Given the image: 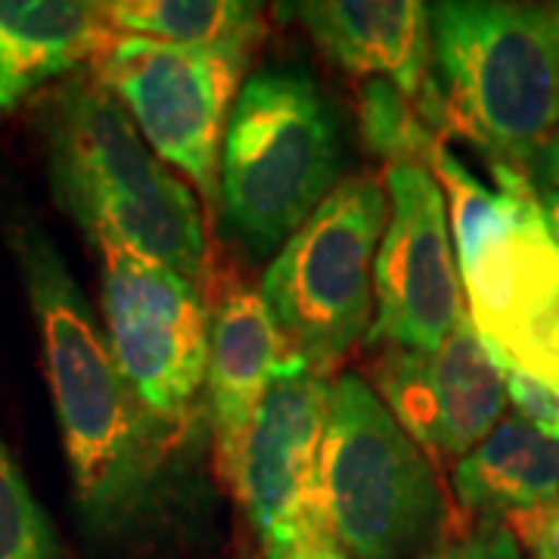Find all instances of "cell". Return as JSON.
<instances>
[{
	"label": "cell",
	"instance_id": "484cf974",
	"mask_svg": "<svg viewBox=\"0 0 559 559\" xmlns=\"http://www.w3.org/2000/svg\"><path fill=\"white\" fill-rule=\"evenodd\" d=\"M554 28H557V47H559V7H554Z\"/></svg>",
	"mask_w": 559,
	"mask_h": 559
},
{
	"label": "cell",
	"instance_id": "8992f818",
	"mask_svg": "<svg viewBox=\"0 0 559 559\" xmlns=\"http://www.w3.org/2000/svg\"><path fill=\"white\" fill-rule=\"evenodd\" d=\"M385 215V187L373 175L342 180L264 271L261 299L286 355L320 377H330L370 333Z\"/></svg>",
	"mask_w": 559,
	"mask_h": 559
},
{
	"label": "cell",
	"instance_id": "8fae6325",
	"mask_svg": "<svg viewBox=\"0 0 559 559\" xmlns=\"http://www.w3.org/2000/svg\"><path fill=\"white\" fill-rule=\"evenodd\" d=\"M389 227L373 271L370 345L436 352L466 318L448 202L426 165H389Z\"/></svg>",
	"mask_w": 559,
	"mask_h": 559
},
{
	"label": "cell",
	"instance_id": "9a60e30c",
	"mask_svg": "<svg viewBox=\"0 0 559 559\" xmlns=\"http://www.w3.org/2000/svg\"><path fill=\"white\" fill-rule=\"evenodd\" d=\"M116 38L103 3L0 0V112L13 109L44 81L97 60Z\"/></svg>",
	"mask_w": 559,
	"mask_h": 559
},
{
	"label": "cell",
	"instance_id": "6da1fadb",
	"mask_svg": "<svg viewBox=\"0 0 559 559\" xmlns=\"http://www.w3.org/2000/svg\"><path fill=\"white\" fill-rule=\"evenodd\" d=\"M10 242L38 323L75 503L94 535H121L146 516L171 426L153 417L121 377L91 301L53 240L20 218Z\"/></svg>",
	"mask_w": 559,
	"mask_h": 559
},
{
	"label": "cell",
	"instance_id": "44dd1931",
	"mask_svg": "<svg viewBox=\"0 0 559 559\" xmlns=\"http://www.w3.org/2000/svg\"><path fill=\"white\" fill-rule=\"evenodd\" d=\"M503 525L528 559H559V500L513 510L503 516Z\"/></svg>",
	"mask_w": 559,
	"mask_h": 559
},
{
	"label": "cell",
	"instance_id": "5b68a950",
	"mask_svg": "<svg viewBox=\"0 0 559 559\" xmlns=\"http://www.w3.org/2000/svg\"><path fill=\"white\" fill-rule=\"evenodd\" d=\"M336 121L314 81L264 69L242 84L221 150V200L259 252L277 249L336 190Z\"/></svg>",
	"mask_w": 559,
	"mask_h": 559
},
{
	"label": "cell",
	"instance_id": "ffe728a7",
	"mask_svg": "<svg viewBox=\"0 0 559 559\" xmlns=\"http://www.w3.org/2000/svg\"><path fill=\"white\" fill-rule=\"evenodd\" d=\"M507 399L513 401L516 417L538 429L544 439L559 444V385L528 377L520 370H503Z\"/></svg>",
	"mask_w": 559,
	"mask_h": 559
},
{
	"label": "cell",
	"instance_id": "603a6c76",
	"mask_svg": "<svg viewBox=\"0 0 559 559\" xmlns=\"http://www.w3.org/2000/svg\"><path fill=\"white\" fill-rule=\"evenodd\" d=\"M535 175H540L544 183H550L547 190H559V131L554 138L547 140L544 153H540L538 165H535Z\"/></svg>",
	"mask_w": 559,
	"mask_h": 559
},
{
	"label": "cell",
	"instance_id": "7402d4cb",
	"mask_svg": "<svg viewBox=\"0 0 559 559\" xmlns=\"http://www.w3.org/2000/svg\"><path fill=\"white\" fill-rule=\"evenodd\" d=\"M419 559H525V554L507 532L503 520H485L476 532L448 540Z\"/></svg>",
	"mask_w": 559,
	"mask_h": 559
},
{
	"label": "cell",
	"instance_id": "2e32d148",
	"mask_svg": "<svg viewBox=\"0 0 559 559\" xmlns=\"http://www.w3.org/2000/svg\"><path fill=\"white\" fill-rule=\"evenodd\" d=\"M454 491L473 513H513L559 500V444L525 419L503 417L457 460Z\"/></svg>",
	"mask_w": 559,
	"mask_h": 559
},
{
	"label": "cell",
	"instance_id": "cb8c5ba5",
	"mask_svg": "<svg viewBox=\"0 0 559 559\" xmlns=\"http://www.w3.org/2000/svg\"><path fill=\"white\" fill-rule=\"evenodd\" d=\"M540 209H544V215H547V224H550V234H554V240L559 242V190H540Z\"/></svg>",
	"mask_w": 559,
	"mask_h": 559
},
{
	"label": "cell",
	"instance_id": "7a4b0ae2",
	"mask_svg": "<svg viewBox=\"0 0 559 559\" xmlns=\"http://www.w3.org/2000/svg\"><path fill=\"white\" fill-rule=\"evenodd\" d=\"M47 175L62 212L97 246H119L202 286V209L140 138L100 81H72L40 106Z\"/></svg>",
	"mask_w": 559,
	"mask_h": 559
},
{
	"label": "cell",
	"instance_id": "277c9868",
	"mask_svg": "<svg viewBox=\"0 0 559 559\" xmlns=\"http://www.w3.org/2000/svg\"><path fill=\"white\" fill-rule=\"evenodd\" d=\"M429 20L441 140H466L485 162L532 175L559 131L554 7L444 0Z\"/></svg>",
	"mask_w": 559,
	"mask_h": 559
},
{
	"label": "cell",
	"instance_id": "4fadbf2b",
	"mask_svg": "<svg viewBox=\"0 0 559 559\" xmlns=\"http://www.w3.org/2000/svg\"><path fill=\"white\" fill-rule=\"evenodd\" d=\"M320 50L345 72L399 87L441 138V100L432 72V20L417 0H311L296 7Z\"/></svg>",
	"mask_w": 559,
	"mask_h": 559
},
{
	"label": "cell",
	"instance_id": "3957f363",
	"mask_svg": "<svg viewBox=\"0 0 559 559\" xmlns=\"http://www.w3.org/2000/svg\"><path fill=\"white\" fill-rule=\"evenodd\" d=\"M495 183L441 140L429 171L444 187L466 314L500 370L559 385V242L532 175L488 162Z\"/></svg>",
	"mask_w": 559,
	"mask_h": 559
},
{
	"label": "cell",
	"instance_id": "7c38bea8",
	"mask_svg": "<svg viewBox=\"0 0 559 559\" xmlns=\"http://www.w3.org/2000/svg\"><path fill=\"white\" fill-rule=\"evenodd\" d=\"M370 389L432 460H463L507 407L498 360L479 340L469 314L436 352L382 345L370 364Z\"/></svg>",
	"mask_w": 559,
	"mask_h": 559
},
{
	"label": "cell",
	"instance_id": "52a82bcc",
	"mask_svg": "<svg viewBox=\"0 0 559 559\" xmlns=\"http://www.w3.org/2000/svg\"><path fill=\"white\" fill-rule=\"evenodd\" d=\"M323 485L336 544L355 559L411 557L439 528L432 460L355 373L330 389Z\"/></svg>",
	"mask_w": 559,
	"mask_h": 559
},
{
	"label": "cell",
	"instance_id": "9c48e42d",
	"mask_svg": "<svg viewBox=\"0 0 559 559\" xmlns=\"http://www.w3.org/2000/svg\"><path fill=\"white\" fill-rule=\"evenodd\" d=\"M330 380L296 355L277 367L242 451L237 491L267 559L340 547L326 507L323 441Z\"/></svg>",
	"mask_w": 559,
	"mask_h": 559
},
{
	"label": "cell",
	"instance_id": "5bb4252c",
	"mask_svg": "<svg viewBox=\"0 0 559 559\" xmlns=\"http://www.w3.org/2000/svg\"><path fill=\"white\" fill-rule=\"evenodd\" d=\"M283 358L286 348L261 293L230 289L212 318L205 373L221 473L230 485H237L246 439Z\"/></svg>",
	"mask_w": 559,
	"mask_h": 559
},
{
	"label": "cell",
	"instance_id": "ac0fdd59",
	"mask_svg": "<svg viewBox=\"0 0 559 559\" xmlns=\"http://www.w3.org/2000/svg\"><path fill=\"white\" fill-rule=\"evenodd\" d=\"M364 146L389 165H426L441 138L392 81L367 79L358 91Z\"/></svg>",
	"mask_w": 559,
	"mask_h": 559
},
{
	"label": "cell",
	"instance_id": "30bf717a",
	"mask_svg": "<svg viewBox=\"0 0 559 559\" xmlns=\"http://www.w3.org/2000/svg\"><path fill=\"white\" fill-rule=\"evenodd\" d=\"M100 255L109 348L140 404L171 426L190 414L209 373L212 314L202 286L119 246H100Z\"/></svg>",
	"mask_w": 559,
	"mask_h": 559
},
{
	"label": "cell",
	"instance_id": "e0dca14e",
	"mask_svg": "<svg viewBox=\"0 0 559 559\" xmlns=\"http://www.w3.org/2000/svg\"><path fill=\"white\" fill-rule=\"evenodd\" d=\"M103 13L116 35L200 50H252L264 32L261 7L237 0H116Z\"/></svg>",
	"mask_w": 559,
	"mask_h": 559
},
{
	"label": "cell",
	"instance_id": "d4e9b609",
	"mask_svg": "<svg viewBox=\"0 0 559 559\" xmlns=\"http://www.w3.org/2000/svg\"><path fill=\"white\" fill-rule=\"evenodd\" d=\"M289 559H352L342 554L340 547H314V550H301L296 557Z\"/></svg>",
	"mask_w": 559,
	"mask_h": 559
},
{
	"label": "cell",
	"instance_id": "d6986e66",
	"mask_svg": "<svg viewBox=\"0 0 559 559\" xmlns=\"http://www.w3.org/2000/svg\"><path fill=\"white\" fill-rule=\"evenodd\" d=\"M0 559H66L28 481L0 439Z\"/></svg>",
	"mask_w": 559,
	"mask_h": 559
},
{
	"label": "cell",
	"instance_id": "ba28073f",
	"mask_svg": "<svg viewBox=\"0 0 559 559\" xmlns=\"http://www.w3.org/2000/svg\"><path fill=\"white\" fill-rule=\"evenodd\" d=\"M252 50H200L116 35L94 60L97 81L128 109L140 138L221 202V143Z\"/></svg>",
	"mask_w": 559,
	"mask_h": 559
}]
</instances>
